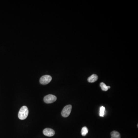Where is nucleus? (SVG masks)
I'll use <instances>...</instances> for the list:
<instances>
[{
  "instance_id": "7",
  "label": "nucleus",
  "mask_w": 138,
  "mask_h": 138,
  "mask_svg": "<svg viewBox=\"0 0 138 138\" xmlns=\"http://www.w3.org/2000/svg\"><path fill=\"white\" fill-rule=\"evenodd\" d=\"M100 86L101 87L102 90L103 91H107L109 89H110L111 88L110 86H107L105 83L103 82L100 83Z\"/></svg>"
},
{
  "instance_id": "1",
  "label": "nucleus",
  "mask_w": 138,
  "mask_h": 138,
  "mask_svg": "<svg viewBox=\"0 0 138 138\" xmlns=\"http://www.w3.org/2000/svg\"><path fill=\"white\" fill-rule=\"evenodd\" d=\"M28 114V109L27 106H23L19 111L18 117L21 120H24L27 118Z\"/></svg>"
},
{
  "instance_id": "6",
  "label": "nucleus",
  "mask_w": 138,
  "mask_h": 138,
  "mask_svg": "<svg viewBox=\"0 0 138 138\" xmlns=\"http://www.w3.org/2000/svg\"><path fill=\"white\" fill-rule=\"evenodd\" d=\"M98 77L96 74H92L90 77H89L88 79V81L91 83L95 82L97 80Z\"/></svg>"
},
{
  "instance_id": "9",
  "label": "nucleus",
  "mask_w": 138,
  "mask_h": 138,
  "mask_svg": "<svg viewBox=\"0 0 138 138\" xmlns=\"http://www.w3.org/2000/svg\"><path fill=\"white\" fill-rule=\"evenodd\" d=\"M88 130L86 126H84L82 127L81 131V133L82 136H85L88 134Z\"/></svg>"
},
{
  "instance_id": "3",
  "label": "nucleus",
  "mask_w": 138,
  "mask_h": 138,
  "mask_svg": "<svg viewBox=\"0 0 138 138\" xmlns=\"http://www.w3.org/2000/svg\"><path fill=\"white\" fill-rule=\"evenodd\" d=\"M57 97L53 95L49 94L45 96L44 98V101L47 104H50L56 101Z\"/></svg>"
},
{
  "instance_id": "5",
  "label": "nucleus",
  "mask_w": 138,
  "mask_h": 138,
  "mask_svg": "<svg viewBox=\"0 0 138 138\" xmlns=\"http://www.w3.org/2000/svg\"><path fill=\"white\" fill-rule=\"evenodd\" d=\"M43 133L46 136L52 137L55 134V132L51 128H46L43 130Z\"/></svg>"
},
{
  "instance_id": "4",
  "label": "nucleus",
  "mask_w": 138,
  "mask_h": 138,
  "mask_svg": "<svg viewBox=\"0 0 138 138\" xmlns=\"http://www.w3.org/2000/svg\"><path fill=\"white\" fill-rule=\"evenodd\" d=\"M52 80V77L50 75H45L41 77L40 80V83L43 85H46L50 82Z\"/></svg>"
},
{
  "instance_id": "8",
  "label": "nucleus",
  "mask_w": 138,
  "mask_h": 138,
  "mask_svg": "<svg viewBox=\"0 0 138 138\" xmlns=\"http://www.w3.org/2000/svg\"><path fill=\"white\" fill-rule=\"evenodd\" d=\"M111 138H120L119 133L116 131H113L111 132Z\"/></svg>"
},
{
  "instance_id": "2",
  "label": "nucleus",
  "mask_w": 138,
  "mask_h": 138,
  "mask_svg": "<svg viewBox=\"0 0 138 138\" xmlns=\"http://www.w3.org/2000/svg\"><path fill=\"white\" fill-rule=\"evenodd\" d=\"M72 109V106L71 105H68L65 106L61 112V115L64 117H67L70 115Z\"/></svg>"
},
{
  "instance_id": "10",
  "label": "nucleus",
  "mask_w": 138,
  "mask_h": 138,
  "mask_svg": "<svg viewBox=\"0 0 138 138\" xmlns=\"http://www.w3.org/2000/svg\"><path fill=\"white\" fill-rule=\"evenodd\" d=\"M105 108L104 106H101L100 107V111H99V115L101 117H103L104 115Z\"/></svg>"
}]
</instances>
